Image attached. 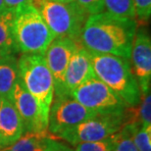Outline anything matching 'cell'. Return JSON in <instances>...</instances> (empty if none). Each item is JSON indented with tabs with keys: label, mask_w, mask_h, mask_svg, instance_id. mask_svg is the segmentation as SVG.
<instances>
[{
	"label": "cell",
	"mask_w": 151,
	"mask_h": 151,
	"mask_svg": "<svg viewBox=\"0 0 151 151\" xmlns=\"http://www.w3.org/2000/svg\"><path fill=\"white\" fill-rule=\"evenodd\" d=\"M137 28L134 19L103 11L87 17L80 43L89 52L111 54L129 60Z\"/></svg>",
	"instance_id": "1"
},
{
	"label": "cell",
	"mask_w": 151,
	"mask_h": 151,
	"mask_svg": "<svg viewBox=\"0 0 151 151\" xmlns=\"http://www.w3.org/2000/svg\"><path fill=\"white\" fill-rule=\"evenodd\" d=\"M95 77L122 99L126 106L140 100L141 91L132 75L129 60L111 54L89 52Z\"/></svg>",
	"instance_id": "2"
},
{
	"label": "cell",
	"mask_w": 151,
	"mask_h": 151,
	"mask_svg": "<svg viewBox=\"0 0 151 151\" xmlns=\"http://www.w3.org/2000/svg\"><path fill=\"white\" fill-rule=\"evenodd\" d=\"M19 78L37 100L42 125L48 126V115L54 97V81L43 55L23 53L18 59Z\"/></svg>",
	"instance_id": "3"
},
{
	"label": "cell",
	"mask_w": 151,
	"mask_h": 151,
	"mask_svg": "<svg viewBox=\"0 0 151 151\" xmlns=\"http://www.w3.org/2000/svg\"><path fill=\"white\" fill-rule=\"evenodd\" d=\"M13 32L17 48L22 53L43 55L56 37L32 4L24 5L14 11Z\"/></svg>",
	"instance_id": "4"
},
{
	"label": "cell",
	"mask_w": 151,
	"mask_h": 151,
	"mask_svg": "<svg viewBox=\"0 0 151 151\" xmlns=\"http://www.w3.org/2000/svg\"><path fill=\"white\" fill-rule=\"evenodd\" d=\"M45 24L56 37H69L80 42L88 15L75 1L60 3L51 0H32Z\"/></svg>",
	"instance_id": "5"
},
{
	"label": "cell",
	"mask_w": 151,
	"mask_h": 151,
	"mask_svg": "<svg viewBox=\"0 0 151 151\" xmlns=\"http://www.w3.org/2000/svg\"><path fill=\"white\" fill-rule=\"evenodd\" d=\"M123 111L118 113L97 114L71 129L56 135L71 145L83 142H94L112 137L123 127Z\"/></svg>",
	"instance_id": "6"
},
{
	"label": "cell",
	"mask_w": 151,
	"mask_h": 151,
	"mask_svg": "<svg viewBox=\"0 0 151 151\" xmlns=\"http://www.w3.org/2000/svg\"><path fill=\"white\" fill-rule=\"evenodd\" d=\"M71 96L97 114L122 112L126 107L122 99L96 77L84 81L72 91Z\"/></svg>",
	"instance_id": "7"
},
{
	"label": "cell",
	"mask_w": 151,
	"mask_h": 151,
	"mask_svg": "<svg viewBox=\"0 0 151 151\" xmlns=\"http://www.w3.org/2000/svg\"><path fill=\"white\" fill-rule=\"evenodd\" d=\"M96 115L97 113L83 106L72 96L54 97L48 115L47 129L51 134L56 137L61 132L73 128Z\"/></svg>",
	"instance_id": "8"
},
{
	"label": "cell",
	"mask_w": 151,
	"mask_h": 151,
	"mask_svg": "<svg viewBox=\"0 0 151 151\" xmlns=\"http://www.w3.org/2000/svg\"><path fill=\"white\" fill-rule=\"evenodd\" d=\"M78 43L80 42L69 37H55L43 53L44 60L53 78L54 97L62 95L66 70Z\"/></svg>",
	"instance_id": "9"
},
{
	"label": "cell",
	"mask_w": 151,
	"mask_h": 151,
	"mask_svg": "<svg viewBox=\"0 0 151 151\" xmlns=\"http://www.w3.org/2000/svg\"><path fill=\"white\" fill-rule=\"evenodd\" d=\"M129 60H131L132 75L137 81L141 93L150 91L151 40L145 31L137 29Z\"/></svg>",
	"instance_id": "10"
},
{
	"label": "cell",
	"mask_w": 151,
	"mask_h": 151,
	"mask_svg": "<svg viewBox=\"0 0 151 151\" xmlns=\"http://www.w3.org/2000/svg\"><path fill=\"white\" fill-rule=\"evenodd\" d=\"M10 100L16 107L21 117L24 134L26 132L45 134L46 132L47 129H45L42 125L37 102L26 88L20 78L15 84Z\"/></svg>",
	"instance_id": "11"
},
{
	"label": "cell",
	"mask_w": 151,
	"mask_h": 151,
	"mask_svg": "<svg viewBox=\"0 0 151 151\" xmlns=\"http://www.w3.org/2000/svg\"><path fill=\"white\" fill-rule=\"evenodd\" d=\"M92 77H95V75L90 61L89 51L78 43L66 70L61 96H71L75 88Z\"/></svg>",
	"instance_id": "12"
},
{
	"label": "cell",
	"mask_w": 151,
	"mask_h": 151,
	"mask_svg": "<svg viewBox=\"0 0 151 151\" xmlns=\"http://www.w3.org/2000/svg\"><path fill=\"white\" fill-rule=\"evenodd\" d=\"M24 134L22 120L11 100L0 97V146L7 147Z\"/></svg>",
	"instance_id": "13"
},
{
	"label": "cell",
	"mask_w": 151,
	"mask_h": 151,
	"mask_svg": "<svg viewBox=\"0 0 151 151\" xmlns=\"http://www.w3.org/2000/svg\"><path fill=\"white\" fill-rule=\"evenodd\" d=\"M18 80V59L15 55L0 56V97L10 100Z\"/></svg>",
	"instance_id": "14"
},
{
	"label": "cell",
	"mask_w": 151,
	"mask_h": 151,
	"mask_svg": "<svg viewBox=\"0 0 151 151\" xmlns=\"http://www.w3.org/2000/svg\"><path fill=\"white\" fill-rule=\"evenodd\" d=\"M14 11L0 13V56L15 55L19 52L14 39Z\"/></svg>",
	"instance_id": "15"
},
{
	"label": "cell",
	"mask_w": 151,
	"mask_h": 151,
	"mask_svg": "<svg viewBox=\"0 0 151 151\" xmlns=\"http://www.w3.org/2000/svg\"><path fill=\"white\" fill-rule=\"evenodd\" d=\"M49 137L42 132H26L10 146L2 151H46Z\"/></svg>",
	"instance_id": "16"
},
{
	"label": "cell",
	"mask_w": 151,
	"mask_h": 151,
	"mask_svg": "<svg viewBox=\"0 0 151 151\" xmlns=\"http://www.w3.org/2000/svg\"><path fill=\"white\" fill-rule=\"evenodd\" d=\"M112 149L111 151H138L132 140L129 126H124L119 132L111 137Z\"/></svg>",
	"instance_id": "17"
},
{
	"label": "cell",
	"mask_w": 151,
	"mask_h": 151,
	"mask_svg": "<svg viewBox=\"0 0 151 151\" xmlns=\"http://www.w3.org/2000/svg\"><path fill=\"white\" fill-rule=\"evenodd\" d=\"M104 9L115 16L134 19V0H104Z\"/></svg>",
	"instance_id": "18"
},
{
	"label": "cell",
	"mask_w": 151,
	"mask_h": 151,
	"mask_svg": "<svg viewBox=\"0 0 151 151\" xmlns=\"http://www.w3.org/2000/svg\"><path fill=\"white\" fill-rule=\"evenodd\" d=\"M129 126L132 140L138 151H151V125L140 127L138 125Z\"/></svg>",
	"instance_id": "19"
},
{
	"label": "cell",
	"mask_w": 151,
	"mask_h": 151,
	"mask_svg": "<svg viewBox=\"0 0 151 151\" xmlns=\"http://www.w3.org/2000/svg\"><path fill=\"white\" fill-rule=\"evenodd\" d=\"M138 113H139L140 125L150 126L151 125V94L150 91L141 93L140 100L137 103Z\"/></svg>",
	"instance_id": "20"
},
{
	"label": "cell",
	"mask_w": 151,
	"mask_h": 151,
	"mask_svg": "<svg viewBox=\"0 0 151 151\" xmlns=\"http://www.w3.org/2000/svg\"><path fill=\"white\" fill-rule=\"evenodd\" d=\"M112 149V140L111 137L103 140L94 141V142H83L74 146V151H111Z\"/></svg>",
	"instance_id": "21"
},
{
	"label": "cell",
	"mask_w": 151,
	"mask_h": 151,
	"mask_svg": "<svg viewBox=\"0 0 151 151\" xmlns=\"http://www.w3.org/2000/svg\"><path fill=\"white\" fill-rule=\"evenodd\" d=\"M134 19L148 21L151 15V0H134Z\"/></svg>",
	"instance_id": "22"
},
{
	"label": "cell",
	"mask_w": 151,
	"mask_h": 151,
	"mask_svg": "<svg viewBox=\"0 0 151 151\" xmlns=\"http://www.w3.org/2000/svg\"><path fill=\"white\" fill-rule=\"evenodd\" d=\"M75 2L81 9H83L88 16L100 13L105 10L104 0H75Z\"/></svg>",
	"instance_id": "23"
},
{
	"label": "cell",
	"mask_w": 151,
	"mask_h": 151,
	"mask_svg": "<svg viewBox=\"0 0 151 151\" xmlns=\"http://www.w3.org/2000/svg\"><path fill=\"white\" fill-rule=\"evenodd\" d=\"M46 151H74V150L70 148L66 143L61 142L58 139H54V138L49 137L48 138Z\"/></svg>",
	"instance_id": "24"
},
{
	"label": "cell",
	"mask_w": 151,
	"mask_h": 151,
	"mask_svg": "<svg viewBox=\"0 0 151 151\" xmlns=\"http://www.w3.org/2000/svg\"><path fill=\"white\" fill-rule=\"evenodd\" d=\"M6 8L15 11L18 8L27 4H32V0H4Z\"/></svg>",
	"instance_id": "25"
},
{
	"label": "cell",
	"mask_w": 151,
	"mask_h": 151,
	"mask_svg": "<svg viewBox=\"0 0 151 151\" xmlns=\"http://www.w3.org/2000/svg\"><path fill=\"white\" fill-rule=\"evenodd\" d=\"M5 10H7V8H6V6H5L4 0H0V13L4 12Z\"/></svg>",
	"instance_id": "26"
},
{
	"label": "cell",
	"mask_w": 151,
	"mask_h": 151,
	"mask_svg": "<svg viewBox=\"0 0 151 151\" xmlns=\"http://www.w3.org/2000/svg\"><path fill=\"white\" fill-rule=\"evenodd\" d=\"M51 1L60 2V3H70V2H73V1H75V0H51Z\"/></svg>",
	"instance_id": "27"
},
{
	"label": "cell",
	"mask_w": 151,
	"mask_h": 151,
	"mask_svg": "<svg viewBox=\"0 0 151 151\" xmlns=\"http://www.w3.org/2000/svg\"><path fill=\"white\" fill-rule=\"evenodd\" d=\"M2 149H3V147H2V146H0V151H2Z\"/></svg>",
	"instance_id": "28"
}]
</instances>
